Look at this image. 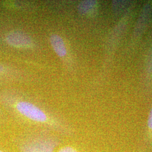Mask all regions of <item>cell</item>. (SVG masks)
Returning <instances> with one entry per match:
<instances>
[{
  "mask_svg": "<svg viewBox=\"0 0 152 152\" xmlns=\"http://www.w3.org/2000/svg\"><path fill=\"white\" fill-rule=\"evenodd\" d=\"M61 142L59 137L45 130L17 138L16 145L20 152H54Z\"/></svg>",
  "mask_w": 152,
  "mask_h": 152,
  "instance_id": "cell-1",
  "label": "cell"
},
{
  "mask_svg": "<svg viewBox=\"0 0 152 152\" xmlns=\"http://www.w3.org/2000/svg\"><path fill=\"white\" fill-rule=\"evenodd\" d=\"M6 41L9 45L17 48L26 47L31 44L30 37L25 33L20 32L10 33L6 37Z\"/></svg>",
  "mask_w": 152,
  "mask_h": 152,
  "instance_id": "cell-2",
  "label": "cell"
},
{
  "mask_svg": "<svg viewBox=\"0 0 152 152\" xmlns=\"http://www.w3.org/2000/svg\"><path fill=\"white\" fill-rule=\"evenodd\" d=\"M50 41L56 53L59 56H63L66 54V50L62 38L60 36L53 34L50 38Z\"/></svg>",
  "mask_w": 152,
  "mask_h": 152,
  "instance_id": "cell-3",
  "label": "cell"
},
{
  "mask_svg": "<svg viewBox=\"0 0 152 152\" xmlns=\"http://www.w3.org/2000/svg\"><path fill=\"white\" fill-rule=\"evenodd\" d=\"M96 5L95 1H83L79 4L78 9L80 14L82 15L88 14L92 10Z\"/></svg>",
  "mask_w": 152,
  "mask_h": 152,
  "instance_id": "cell-4",
  "label": "cell"
},
{
  "mask_svg": "<svg viewBox=\"0 0 152 152\" xmlns=\"http://www.w3.org/2000/svg\"><path fill=\"white\" fill-rule=\"evenodd\" d=\"M58 152H78L76 148L71 146L63 147L59 149Z\"/></svg>",
  "mask_w": 152,
  "mask_h": 152,
  "instance_id": "cell-5",
  "label": "cell"
},
{
  "mask_svg": "<svg viewBox=\"0 0 152 152\" xmlns=\"http://www.w3.org/2000/svg\"><path fill=\"white\" fill-rule=\"evenodd\" d=\"M148 127L152 129V109L150 112V113L149 115V117H148Z\"/></svg>",
  "mask_w": 152,
  "mask_h": 152,
  "instance_id": "cell-6",
  "label": "cell"
},
{
  "mask_svg": "<svg viewBox=\"0 0 152 152\" xmlns=\"http://www.w3.org/2000/svg\"><path fill=\"white\" fill-rule=\"evenodd\" d=\"M2 70H3V68L1 66H0V72L2 71Z\"/></svg>",
  "mask_w": 152,
  "mask_h": 152,
  "instance_id": "cell-7",
  "label": "cell"
},
{
  "mask_svg": "<svg viewBox=\"0 0 152 152\" xmlns=\"http://www.w3.org/2000/svg\"><path fill=\"white\" fill-rule=\"evenodd\" d=\"M0 152H2V151H0Z\"/></svg>",
  "mask_w": 152,
  "mask_h": 152,
  "instance_id": "cell-8",
  "label": "cell"
}]
</instances>
